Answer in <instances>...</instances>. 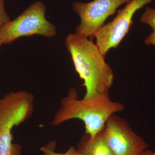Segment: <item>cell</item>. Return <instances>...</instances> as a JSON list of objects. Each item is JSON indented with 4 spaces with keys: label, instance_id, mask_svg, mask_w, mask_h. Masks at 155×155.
I'll list each match as a JSON object with an SVG mask.
<instances>
[{
    "label": "cell",
    "instance_id": "1",
    "mask_svg": "<svg viewBox=\"0 0 155 155\" xmlns=\"http://www.w3.org/2000/svg\"><path fill=\"white\" fill-rule=\"evenodd\" d=\"M65 45L71 55L75 71L84 81L86 92L83 99L109 94L114 83L113 70L92 40L78 34H69Z\"/></svg>",
    "mask_w": 155,
    "mask_h": 155
},
{
    "label": "cell",
    "instance_id": "2",
    "mask_svg": "<svg viewBox=\"0 0 155 155\" xmlns=\"http://www.w3.org/2000/svg\"><path fill=\"white\" fill-rule=\"evenodd\" d=\"M125 108L122 103L112 101L109 94L88 100L78 99L76 90L72 88L61 100V107L51 125L57 126L70 119H80L84 123L85 134L93 138L102 131L111 116Z\"/></svg>",
    "mask_w": 155,
    "mask_h": 155
},
{
    "label": "cell",
    "instance_id": "3",
    "mask_svg": "<svg viewBox=\"0 0 155 155\" xmlns=\"http://www.w3.org/2000/svg\"><path fill=\"white\" fill-rule=\"evenodd\" d=\"M46 7L41 1L35 2L13 20L0 27V46L23 36L37 35L52 38L57 35L55 25L46 18Z\"/></svg>",
    "mask_w": 155,
    "mask_h": 155
},
{
    "label": "cell",
    "instance_id": "4",
    "mask_svg": "<svg viewBox=\"0 0 155 155\" xmlns=\"http://www.w3.org/2000/svg\"><path fill=\"white\" fill-rule=\"evenodd\" d=\"M130 0H93L87 3L74 2L73 11L79 16L80 23L75 33L93 41L97 32L104 25L106 19L114 15L117 9Z\"/></svg>",
    "mask_w": 155,
    "mask_h": 155
},
{
    "label": "cell",
    "instance_id": "5",
    "mask_svg": "<svg viewBox=\"0 0 155 155\" xmlns=\"http://www.w3.org/2000/svg\"><path fill=\"white\" fill-rule=\"evenodd\" d=\"M153 1L130 0L124 8L118 11L112 21L104 24L99 30L95 36L96 45L104 56L110 49L118 48L132 26L136 12Z\"/></svg>",
    "mask_w": 155,
    "mask_h": 155
},
{
    "label": "cell",
    "instance_id": "6",
    "mask_svg": "<svg viewBox=\"0 0 155 155\" xmlns=\"http://www.w3.org/2000/svg\"><path fill=\"white\" fill-rule=\"evenodd\" d=\"M114 155H140L149 145L131 129L127 121L115 114L110 117L102 131Z\"/></svg>",
    "mask_w": 155,
    "mask_h": 155
},
{
    "label": "cell",
    "instance_id": "7",
    "mask_svg": "<svg viewBox=\"0 0 155 155\" xmlns=\"http://www.w3.org/2000/svg\"><path fill=\"white\" fill-rule=\"evenodd\" d=\"M76 149L79 155H114L106 143L102 131L93 138L85 134Z\"/></svg>",
    "mask_w": 155,
    "mask_h": 155
},
{
    "label": "cell",
    "instance_id": "8",
    "mask_svg": "<svg viewBox=\"0 0 155 155\" xmlns=\"http://www.w3.org/2000/svg\"><path fill=\"white\" fill-rule=\"evenodd\" d=\"M140 21L142 23L149 25L152 28L153 31H155V8L146 7Z\"/></svg>",
    "mask_w": 155,
    "mask_h": 155
},
{
    "label": "cell",
    "instance_id": "9",
    "mask_svg": "<svg viewBox=\"0 0 155 155\" xmlns=\"http://www.w3.org/2000/svg\"><path fill=\"white\" fill-rule=\"evenodd\" d=\"M56 146V141H51L45 146L42 147L41 150L48 155H79L77 149L73 147H70L69 150L64 153H56L54 151Z\"/></svg>",
    "mask_w": 155,
    "mask_h": 155
},
{
    "label": "cell",
    "instance_id": "10",
    "mask_svg": "<svg viewBox=\"0 0 155 155\" xmlns=\"http://www.w3.org/2000/svg\"><path fill=\"white\" fill-rule=\"evenodd\" d=\"M5 1L0 0V27L11 20L5 9Z\"/></svg>",
    "mask_w": 155,
    "mask_h": 155
},
{
    "label": "cell",
    "instance_id": "11",
    "mask_svg": "<svg viewBox=\"0 0 155 155\" xmlns=\"http://www.w3.org/2000/svg\"><path fill=\"white\" fill-rule=\"evenodd\" d=\"M144 43L147 46L153 45L155 46V31H153L147 36L145 39Z\"/></svg>",
    "mask_w": 155,
    "mask_h": 155
},
{
    "label": "cell",
    "instance_id": "12",
    "mask_svg": "<svg viewBox=\"0 0 155 155\" xmlns=\"http://www.w3.org/2000/svg\"><path fill=\"white\" fill-rule=\"evenodd\" d=\"M153 151L148 149L146 150L143 153H142L140 155H152Z\"/></svg>",
    "mask_w": 155,
    "mask_h": 155
},
{
    "label": "cell",
    "instance_id": "13",
    "mask_svg": "<svg viewBox=\"0 0 155 155\" xmlns=\"http://www.w3.org/2000/svg\"><path fill=\"white\" fill-rule=\"evenodd\" d=\"M152 155H155V150L154 152H153L152 154Z\"/></svg>",
    "mask_w": 155,
    "mask_h": 155
},
{
    "label": "cell",
    "instance_id": "14",
    "mask_svg": "<svg viewBox=\"0 0 155 155\" xmlns=\"http://www.w3.org/2000/svg\"><path fill=\"white\" fill-rule=\"evenodd\" d=\"M44 154L43 155H48V154H47L46 153H43Z\"/></svg>",
    "mask_w": 155,
    "mask_h": 155
}]
</instances>
